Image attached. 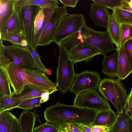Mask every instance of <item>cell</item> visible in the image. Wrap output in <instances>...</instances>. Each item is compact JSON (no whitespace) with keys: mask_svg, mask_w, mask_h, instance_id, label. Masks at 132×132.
Wrapping results in <instances>:
<instances>
[{"mask_svg":"<svg viewBox=\"0 0 132 132\" xmlns=\"http://www.w3.org/2000/svg\"><path fill=\"white\" fill-rule=\"evenodd\" d=\"M97 111L72 105H66L58 101L46 108L44 112L46 122L57 127L68 123L91 125Z\"/></svg>","mask_w":132,"mask_h":132,"instance_id":"1","label":"cell"},{"mask_svg":"<svg viewBox=\"0 0 132 132\" xmlns=\"http://www.w3.org/2000/svg\"><path fill=\"white\" fill-rule=\"evenodd\" d=\"M2 41L0 39V67L4 68L13 62L24 70L37 69L30 53L26 47L14 45L4 46Z\"/></svg>","mask_w":132,"mask_h":132,"instance_id":"2","label":"cell"},{"mask_svg":"<svg viewBox=\"0 0 132 132\" xmlns=\"http://www.w3.org/2000/svg\"><path fill=\"white\" fill-rule=\"evenodd\" d=\"M121 81L118 79L105 78L101 80L98 88L100 93L112 103L118 113L124 111L128 96L126 87Z\"/></svg>","mask_w":132,"mask_h":132,"instance_id":"3","label":"cell"},{"mask_svg":"<svg viewBox=\"0 0 132 132\" xmlns=\"http://www.w3.org/2000/svg\"><path fill=\"white\" fill-rule=\"evenodd\" d=\"M58 45L60 53L55 83L60 92L64 94L70 90L76 73L74 68L75 64L68 51L61 44Z\"/></svg>","mask_w":132,"mask_h":132,"instance_id":"4","label":"cell"},{"mask_svg":"<svg viewBox=\"0 0 132 132\" xmlns=\"http://www.w3.org/2000/svg\"><path fill=\"white\" fill-rule=\"evenodd\" d=\"M84 14L79 13L68 14L59 26L53 42L57 45L64 40L81 29L86 25Z\"/></svg>","mask_w":132,"mask_h":132,"instance_id":"5","label":"cell"},{"mask_svg":"<svg viewBox=\"0 0 132 132\" xmlns=\"http://www.w3.org/2000/svg\"><path fill=\"white\" fill-rule=\"evenodd\" d=\"M3 69L13 89L14 95L20 94L24 86L28 84H34L47 89L43 85L27 76L24 70L14 62L10 63Z\"/></svg>","mask_w":132,"mask_h":132,"instance_id":"6","label":"cell"},{"mask_svg":"<svg viewBox=\"0 0 132 132\" xmlns=\"http://www.w3.org/2000/svg\"><path fill=\"white\" fill-rule=\"evenodd\" d=\"M73 105L97 112L112 109L108 101L99 95L96 89L87 90L76 94Z\"/></svg>","mask_w":132,"mask_h":132,"instance_id":"7","label":"cell"},{"mask_svg":"<svg viewBox=\"0 0 132 132\" xmlns=\"http://www.w3.org/2000/svg\"><path fill=\"white\" fill-rule=\"evenodd\" d=\"M68 14L66 7H55L49 18L40 36L38 46L48 45L53 42L54 36L60 24Z\"/></svg>","mask_w":132,"mask_h":132,"instance_id":"8","label":"cell"},{"mask_svg":"<svg viewBox=\"0 0 132 132\" xmlns=\"http://www.w3.org/2000/svg\"><path fill=\"white\" fill-rule=\"evenodd\" d=\"M101 79L98 72L86 70L76 73L70 92L76 94L84 91L96 89Z\"/></svg>","mask_w":132,"mask_h":132,"instance_id":"9","label":"cell"},{"mask_svg":"<svg viewBox=\"0 0 132 132\" xmlns=\"http://www.w3.org/2000/svg\"><path fill=\"white\" fill-rule=\"evenodd\" d=\"M40 7L35 5L25 6L21 9L15 8L22 24L28 44L33 46L34 36V22Z\"/></svg>","mask_w":132,"mask_h":132,"instance_id":"10","label":"cell"},{"mask_svg":"<svg viewBox=\"0 0 132 132\" xmlns=\"http://www.w3.org/2000/svg\"><path fill=\"white\" fill-rule=\"evenodd\" d=\"M86 41L99 49L104 56L116 50L107 30L97 31L89 27Z\"/></svg>","mask_w":132,"mask_h":132,"instance_id":"11","label":"cell"},{"mask_svg":"<svg viewBox=\"0 0 132 132\" xmlns=\"http://www.w3.org/2000/svg\"><path fill=\"white\" fill-rule=\"evenodd\" d=\"M68 52L70 57L75 64L81 61H89L95 56L102 55L99 49L87 42L78 44Z\"/></svg>","mask_w":132,"mask_h":132,"instance_id":"12","label":"cell"},{"mask_svg":"<svg viewBox=\"0 0 132 132\" xmlns=\"http://www.w3.org/2000/svg\"><path fill=\"white\" fill-rule=\"evenodd\" d=\"M110 14L104 6L94 2L90 4L89 15L97 26L107 28Z\"/></svg>","mask_w":132,"mask_h":132,"instance_id":"13","label":"cell"},{"mask_svg":"<svg viewBox=\"0 0 132 132\" xmlns=\"http://www.w3.org/2000/svg\"><path fill=\"white\" fill-rule=\"evenodd\" d=\"M0 132H21L19 118L8 111L0 112Z\"/></svg>","mask_w":132,"mask_h":132,"instance_id":"14","label":"cell"},{"mask_svg":"<svg viewBox=\"0 0 132 132\" xmlns=\"http://www.w3.org/2000/svg\"><path fill=\"white\" fill-rule=\"evenodd\" d=\"M117 50L118 52L117 77L118 79L121 81L132 72V59L127 54L124 45Z\"/></svg>","mask_w":132,"mask_h":132,"instance_id":"15","label":"cell"},{"mask_svg":"<svg viewBox=\"0 0 132 132\" xmlns=\"http://www.w3.org/2000/svg\"><path fill=\"white\" fill-rule=\"evenodd\" d=\"M7 34L20 35L26 38L21 22L15 11L9 20L0 29V35Z\"/></svg>","mask_w":132,"mask_h":132,"instance_id":"16","label":"cell"},{"mask_svg":"<svg viewBox=\"0 0 132 132\" xmlns=\"http://www.w3.org/2000/svg\"><path fill=\"white\" fill-rule=\"evenodd\" d=\"M102 71L107 76L111 78L118 77V52L116 49L112 54L104 56Z\"/></svg>","mask_w":132,"mask_h":132,"instance_id":"17","label":"cell"},{"mask_svg":"<svg viewBox=\"0 0 132 132\" xmlns=\"http://www.w3.org/2000/svg\"><path fill=\"white\" fill-rule=\"evenodd\" d=\"M48 91L52 94L49 90L44 87L34 84H28L24 86L20 94H14L12 97L24 100L41 97L45 93Z\"/></svg>","mask_w":132,"mask_h":132,"instance_id":"18","label":"cell"},{"mask_svg":"<svg viewBox=\"0 0 132 132\" xmlns=\"http://www.w3.org/2000/svg\"><path fill=\"white\" fill-rule=\"evenodd\" d=\"M26 75L45 86L52 94L59 90L55 83L51 81L46 73L36 69L31 70H24Z\"/></svg>","mask_w":132,"mask_h":132,"instance_id":"19","label":"cell"},{"mask_svg":"<svg viewBox=\"0 0 132 132\" xmlns=\"http://www.w3.org/2000/svg\"><path fill=\"white\" fill-rule=\"evenodd\" d=\"M88 27L86 24L81 29L63 40L60 44L68 51L78 44L86 42V35Z\"/></svg>","mask_w":132,"mask_h":132,"instance_id":"20","label":"cell"},{"mask_svg":"<svg viewBox=\"0 0 132 132\" xmlns=\"http://www.w3.org/2000/svg\"><path fill=\"white\" fill-rule=\"evenodd\" d=\"M110 130L112 132H132V118L125 110L118 113L116 120Z\"/></svg>","mask_w":132,"mask_h":132,"instance_id":"21","label":"cell"},{"mask_svg":"<svg viewBox=\"0 0 132 132\" xmlns=\"http://www.w3.org/2000/svg\"><path fill=\"white\" fill-rule=\"evenodd\" d=\"M117 117L112 109L99 111L97 112L91 126L100 125L111 127Z\"/></svg>","mask_w":132,"mask_h":132,"instance_id":"22","label":"cell"},{"mask_svg":"<svg viewBox=\"0 0 132 132\" xmlns=\"http://www.w3.org/2000/svg\"><path fill=\"white\" fill-rule=\"evenodd\" d=\"M34 111L24 110L19 117L21 126V132H33L36 119Z\"/></svg>","mask_w":132,"mask_h":132,"instance_id":"23","label":"cell"},{"mask_svg":"<svg viewBox=\"0 0 132 132\" xmlns=\"http://www.w3.org/2000/svg\"><path fill=\"white\" fill-rule=\"evenodd\" d=\"M15 5V0H0V29L13 14Z\"/></svg>","mask_w":132,"mask_h":132,"instance_id":"24","label":"cell"},{"mask_svg":"<svg viewBox=\"0 0 132 132\" xmlns=\"http://www.w3.org/2000/svg\"><path fill=\"white\" fill-rule=\"evenodd\" d=\"M106 29L113 43L116 46V49H119L120 42V24L116 21L112 14H110L109 15Z\"/></svg>","mask_w":132,"mask_h":132,"instance_id":"25","label":"cell"},{"mask_svg":"<svg viewBox=\"0 0 132 132\" xmlns=\"http://www.w3.org/2000/svg\"><path fill=\"white\" fill-rule=\"evenodd\" d=\"M15 8L21 9L29 5L38 6L40 7H54L58 6L57 0H15Z\"/></svg>","mask_w":132,"mask_h":132,"instance_id":"26","label":"cell"},{"mask_svg":"<svg viewBox=\"0 0 132 132\" xmlns=\"http://www.w3.org/2000/svg\"><path fill=\"white\" fill-rule=\"evenodd\" d=\"M23 101L6 96L0 91V112L17 108Z\"/></svg>","mask_w":132,"mask_h":132,"instance_id":"27","label":"cell"},{"mask_svg":"<svg viewBox=\"0 0 132 132\" xmlns=\"http://www.w3.org/2000/svg\"><path fill=\"white\" fill-rule=\"evenodd\" d=\"M112 15L117 22L121 24L132 25V13L120 7H115Z\"/></svg>","mask_w":132,"mask_h":132,"instance_id":"28","label":"cell"},{"mask_svg":"<svg viewBox=\"0 0 132 132\" xmlns=\"http://www.w3.org/2000/svg\"><path fill=\"white\" fill-rule=\"evenodd\" d=\"M10 84L4 69L0 67V91L5 95L12 97L14 94L11 91Z\"/></svg>","mask_w":132,"mask_h":132,"instance_id":"29","label":"cell"},{"mask_svg":"<svg viewBox=\"0 0 132 132\" xmlns=\"http://www.w3.org/2000/svg\"><path fill=\"white\" fill-rule=\"evenodd\" d=\"M0 39L9 42L14 45L26 47L28 44L25 37L15 34H7L0 35Z\"/></svg>","mask_w":132,"mask_h":132,"instance_id":"30","label":"cell"},{"mask_svg":"<svg viewBox=\"0 0 132 132\" xmlns=\"http://www.w3.org/2000/svg\"><path fill=\"white\" fill-rule=\"evenodd\" d=\"M55 7H45L43 8L45 14V18L43 25L39 31L34 37L33 46L35 49L38 46L40 36L42 34L46 23Z\"/></svg>","mask_w":132,"mask_h":132,"instance_id":"31","label":"cell"},{"mask_svg":"<svg viewBox=\"0 0 132 132\" xmlns=\"http://www.w3.org/2000/svg\"><path fill=\"white\" fill-rule=\"evenodd\" d=\"M26 47L29 51L34 59L35 64L37 69L46 73L49 72L41 61V57L38 52L37 49L28 44Z\"/></svg>","mask_w":132,"mask_h":132,"instance_id":"32","label":"cell"},{"mask_svg":"<svg viewBox=\"0 0 132 132\" xmlns=\"http://www.w3.org/2000/svg\"><path fill=\"white\" fill-rule=\"evenodd\" d=\"M132 35V25L120 24L119 48L124 45L125 43L131 39Z\"/></svg>","mask_w":132,"mask_h":132,"instance_id":"33","label":"cell"},{"mask_svg":"<svg viewBox=\"0 0 132 132\" xmlns=\"http://www.w3.org/2000/svg\"><path fill=\"white\" fill-rule=\"evenodd\" d=\"M41 97H39L24 100L17 108L22 109L24 110H30L35 108L41 107Z\"/></svg>","mask_w":132,"mask_h":132,"instance_id":"34","label":"cell"},{"mask_svg":"<svg viewBox=\"0 0 132 132\" xmlns=\"http://www.w3.org/2000/svg\"><path fill=\"white\" fill-rule=\"evenodd\" d=\"M44 18L45 14L43 8L40 7L34 20V36L37 33L42 27Z\"/></svg>","mask_w":132,"mask_h":132,"instance_id":"35","label":"cell"},{"mask_svg":"<svg viewBox=\"0 0 132 132\" xmlns=\"http://www.w3.org/2000/svg\"><path fill=\"white\" fill-rule=\"evenodd\" d=\"M33 132H60L58 127L48 122L42 124L34 127Z\"/></svg>","mask_w":132,"mask_h":132,"instance_id":"36","label":"cell"},{"mask_svg":"<svg viewBox=\"0 0 132 132\" xmlns=\"http://www.w3.org/2000/svg\"><path fill=\"white\" fill-rule=\"evenodd\" d=\"M93 2L101 4L108 9L112 10L115 7H121L120 0H91Z\"/></svg>","mask_w":132,"mask_h":132,"instance_id":"37","label":"cell"},{"mask_svg":"<svg viewBox=\"0 0 132 132\" xmlns=\"http://www.w3.org/2000/svg\"><path fill=\"white\" fill-rule=\"evenodd\" d=\"M57 127L60 132H82L72 123L61 125Z\"/></svg>","mask_w":132,"mask_h":132,"instance_id":"38","label":"cell"},{"mask_svg":"<svg viewBox=\"0 0 132 132\" xmlns=\"http://www.w3.org/2000/svg\"><path fill=\"white\" fill-rule=\"evenodd\" d=\"M127 114L132 118V87L129 94L128 95L124 107Z\"/></svg>","mask_w":132,"mask_h":132,"instance_id":"39","label":"cell"},{"mask_svg":"<svg viewBox=\"0 0 132 132\" xmlns=\"http://www.w3.org/2000/svg\"><path fill=\"white\" fill-rule=\"evenodd\" d=\"M111 127L100 125L91 126L93 132H106L110 130Z\"/></svg>","mask_w":132,"mask_h":132,"instance_id":"40","label":"cell"},{"mask_svg":"<svg viewBox=\"0 0 132 132\" xmlns=\"http://www.w3.org/2000/svg\"><path fill=\"white\" fill-rule=\"evenodd\" d=\"M73 124L82 132H93L90 125H85L81 123Z\"/></svg>","mask_w":132,"mask_h":132,"instance_id":"41","label":"cell"},{"mask_svg":"<svg viewBox=\"0 0 132 132\" xmlns=\"http://www.w3.org/2000/svg\"><path fill=\"white\" fill-rule=\"evenodd\" d=\"M63 6L66 7H75L76 5L80 0H59Z\"/></svg>","mask_w":132,"mask_h":132,"instance_id":"42","label":"cell"},{"mask_svg":"<svg viewBox=\"0 0 132 132\" xmlns=\"http://www.w3.org/2000/svg\"><path fill=\"white\" fill-rule=\"evenodd\" d=\"M124 47L127 54L132 59V39L127 41Z\"/></svg>","mask_w":132,"mask_h":132,"instance_id":"43","label":"cell"},{"mask_svg":"<svg viewBox=\"0 0 132 132\" xmlns=\"http://www.w3.org/2000/svg\"><path fill=\"white\" fill-rule=\"evenodd\" d=\"M121 7H129L132 8V0H121Z\"/></svg>","mask_w":132,"mask_h":132,"instance_id":"44","label":"cell"},{"mask_svg":"<svg viewBox=\"0 0 132 132\" xmlns=\"http://www.w3.org/2000/svg\"><path fill=\"white\" fill-rule=\"evenodd\" d=\"M51 94L49 91L45 93L41 97V103H44L47 101L49 99V95Z\"/></svg>","mask_w":132,"mask_h":132,"instance_id":"45","label":"cell"},{"mask_svg":"<svg viewBox=\"0 0 132 132\" xmlns=\"http://www.w3.org/2000/svg\"><path fill=\"white\" fill-rule=\"evenodd\" d=\"M121 8L132 13V8L129 7H121Z\"/></svg>","mask_w":132,"mask_h":132,"instance_id":"46","label":"cell"},{"mask_svg":"<svg viewBox=\"0 0 132 132\" xmlns=\"http://www.w3.org/2000/svg\"><path fill=\"white\" fill-rule=\"evenodd\" d=\"M106 132H112V131H111L110 130Z\"/></svg>","mask_w":132,"mask_h":132,"instance_id":"47","label":"cell"},{"mask_svg":"<svg viewBox=\"0 0 132 132\" xmlns=\"http://www.w3.org/2000/svg\"><path fill=\"white\" fill-rule=\"evenodd\" d=\"M132 39V36H131V39Z\"/></svg>","mask_w":132,"mask_h":132,"instance_id":"48","label":"cell"},{"mask_svg":"<svg viewBox=\"0 0 132 132\" xmlns=\"http://www.w3.org/2000/svg\"></svg>","mask_w":132,"mask_h":132,"instance_id":"49","label":"cell"}]
</instances>
